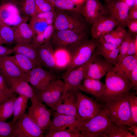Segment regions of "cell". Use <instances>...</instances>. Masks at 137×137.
Returning a JSON list of instances; mask_svg holds the SVG:
<instances>
[{"label": "cell", "mask_w": 137, "mask_h": 137, "mask_svg": "<svg viewBox=\"0 0 137 137\" xmlns=\"http://www.w3.org/2000/svg\"><path fill=\"white\" fill-rule=\"evenodd\" d=\"M137 66V56L134 54L125 57L111 69L129 78L133 70Z\"/></svg>", "instance_id": "23"}, {"label": "cell", "mask_w": 137, "mask_h": 137, "mask_svg": "<svg viewBox=\"0 0 137 137\" xmlns=\"http://www.w3.org/2000/svg\"><path fill=\"white\" fill-rule=\"evenodd\" d=\"M120 49V47L112 50L101 56L108 63L114 66L118 63V57Z\"/></svg>", "instance_id": "41"}, {"label": "cell", "mask_w": 137, "mask_h": 137, "mask_svg": "<svg viewBox=\"0 0 137 137\" xmlns=\"http://www.w3.org/2000/svg\"><path fill=\"white\" fill-rule=\"evenodd\" d=\"M127 26L128 27L130 33L137 34V20H129Z\"/></svg>", "instance_id": "48"}, {"label": "cell", "mask_w": 137, "mask_h": 137, "mask_svg": "<svg viewBox=\"0 0 137 137\" xmlns=\"http://www.w3.org/2000/svg\"><path fill=\"white\" fill-rule=\"evenodd\" d=\"M15 41L17 43H31L35 34L26 22H22L13 26Z\"/></svg>", "instance_id": "22"}, {"label": "cell", "mask_w": 137, "mask_h": 137, "mask_svg": "<svg viewBox=\"0 0 137 137\" xmlns=\"http://www.w3.org/2000/svg\"><path fill=\"white\" fill-rule=\"evenodd\" d=\"M15 123L0 121V137H12Z\"/></svg>", "instance_id": "39"}, {"label": "cell", "mask_w": 137, "mask_h": 137, "mask_svg": "<svg viewBox=\"0 0 137 137\" xmlns=\"http://www.w3.org/2000/svg\"><path fill=\"white\" fill-rule=\"evenodd\" d=\"M128 130L131 132L134 137H137V125H131L127 126Z\"/></svg>", "instance_id": "51"}, {"label": "cell", "mask_w": 137, "mask_h": 137, "mask_svg": "<svg viewBox=\"0 0 137 137\" xmlns=\"http://www.w3.org/2000/svg\"><path fill=\"white\" fill-rule=\"evenodd\" d=\"M13 49L14 52L15 54L23 55L33 60L39 65L37 58L38 48L34 47L31 43H17Z\"/></svg>", "instance_id": "29"}, {"label": "cell", "mask_w": 137, "mask_h": 137, "mask_svg": "<svg viewBox=\"0 0 137 137\" xmlns=\"http://www.w3.org/2000/svg\"><path fill=\"white\" fill-rule=\"evenodd\" d=\"M127 4L130 9L132 8L135 0H121Z\"/></svg>", "instance_id": "53"}, {"label": "cell", "mask_w": 137, "mask_h": 137, "mask_svg": "<svg viewBox=\"0 0 137 137\" xmlns=\"http://www.w3.org/2000/svg\"><path fill=\"white\" fill-rule=\"evenodd\" d=\"M52 3L56 9L73 11L79 13L82 7L75 4L70 0H56Z\"/></svg>", "instance_id": "36"}, {"label": "cell", "mask_w": 137, "mask_h": 137, "mask_svg": "<svg viewBox=\"0 0 137 137\" xmlns=\"http://www.w3.org/2000/svg\"><path fill=\"white\" fill-rule=\"evenodd\" d=\"M4 79L8 87L14 93L26 96L30 99L32 103L39 100L33 88L26 80L22 79L13 78Z\"/></svg>", "instance_id": "18"}, {"label": "cell", "mask_w": 137, "mask_h": 137, "mask_svg": "<svg viewBox=\"0 0 137 137\" xmlns=\"http://www.w3.org/2000/svg\"><path fill=\"white\" fill-rule=\"evenodd\" d=\"M20 15L18 8L13 2L5 3L0 6V20L7 24Z\"/></svg>", "instance_id": "25"}, {"label": "cell", "mask_w": 137, "mask_h": 137, "mask_svg": "<svg viewBox=\"0 0 137 137\" xmlns=\"http://www.w3.org/2000/svg\"><path fill=\"white\" fill-rule=\"evenodd\" d=\"M29 24L34 33L35 35L43 33L49 25L44 20L36 15L31 17Z\"/></svg>", "instance_id": "35"}, {"label": "cell", "mask_w": 137, "mask_h": 137, "mask_svg": "<svg viewBox=\"0 0 137 137\" xmlns=\"http://www.w3.org/2000/svg\"><path fill=\"white\" fill-rule=\"evenodd\" d=\"M127 32L123 28L118 26L110 31L106 33L98 40L120 45Z\"/></svg>", "instance_id": "26"}, {"label": "cell", "mask_w": 137, "mask_h": 137, "mask_svg": "<svg viewBox=\"0 0 137 137\" xmlns=\"http://www.w3.org/2000/svg\"><path fill=\"white\" fill-rule=\"evenodd\" d=\"M129 79L131 82L132 89L137 92V66L133 70Z\"/></svg>", "instance_id": "47"}, {"label": "cell", "mask_w": 137, "mask_h": 137, "mask_svg": "<svg viewBox=\"0 0 137 137\" xmlns=\"http://www.w3.org/2000/svg\"><path fill=\"white\" fill-rule=\"evenodd\" d=\"M28 108V116L42 130L48 131L51 121V110L40 100L32 103Z\"/></svg>", "instance_id": "11"}, {"label": "cell", "mask_w": 137, "mask_h": 137, "mask_svg": "<svg viewBox=\"0 0 137 137\" xmlns=\"http://www.w3.org/2000/svg\"><path fill=\"white\" fill-rule=\"evenodd\" d=\"M54 9V7L53 3L46 0L37 8V14L52 11Z\"/></svg>", "instance_id": "45"}, {"label": "cell", "mask_w": 137, "mask_h": 137, "mask_svg": "<svg viewBox=\"0 0 137 137\" xmlns=\"http://www.w3.org/2000/svg\"><path fill=\"white\" fill-rule=\"evenodd\" d=\"M27 73L29 82L33 88L41 90L45 89L52 81L59 78L56 74L40 66L35 68Z\"/></svg>", "instance_id": "13"}, {"label": "cell", "mask_w": 137, "mask_h": 137, "mask_svg": "<svg viewBox=\"0 0 137 137\" xmlns=\"http://www.w3.org/2000/svg\"><path fill=\"white\" fill-rule=\"evenodd\" d=\"M75 4L82 6L84 4L87 0H70Z\"/></svg>", "instance_id": "54"}, {"label": "cell", "mask_w": 137, "mask_h": 137, "mask_svg": "<svg viewBox=\"0 0 137 137\" xmlns=\"http://www.w3.org/2000/svg\"><path fill=\"white\" fill-rule=\"evenodd\" d=\"M48 131H66L77 132L80 121L76 117L58 113L54 111Z\"/></svg>", "instance_id": "17"}, {"label": "cell", "mask_w": 137, "mask_h": 137, "mask_svg": "<svg viewBox=\"0 0 137 137\" xmlns=\"http://www.w3.org/2000/svg\"><path fill=\"white\" fill-rule=\"evenodd\" d=\"M98 39H88L80 43L67 46L63 48L66 52L68 61L66 71L62 75L65 77L73 70L88 61L97 46Z\"/></svg>", "instance_id": "2"}, {"label": "cell", "mask_w": 137, "mask_h": 137, "mask_svg": "<svg viewBox=\"0 0 137 137\" xmlns=\"http://www.w3.org/2000/svg\"><path fill=\"white\" fill-rule=\"evenodd\" d=\"M79 13L91 25L101 17L109 16L106 8L99 0H87L80 8Z\"/></svg>", "instance_id": "15"}, {"label": "cell", "mask_w": 137, "mask_h": 137, "mask_svg": "<svg viewBox=\"0 0 137 137\" xmlns=\"http://www.w3.org/2000/svg\"><path fill=\"white\" fill-rule=\"evenodd\" d=\"M65 87L64 82L59 78L52 81L43 90L33 88L39 100L45 103L53 110L61 97Z\"/></svg>", "instance_id": "9"}, {"label": "cell", "mask_w": 137, "mask_h": 137, "mask_svg": "<svg viewBox=\"0 0 137 137\" xmlns=\"http://www.w3.org/2000/svg\"><path fill=\"white\" fill-rule=\"evenodd\" d=\"M29 98L23 95L19 94L15 100L13 106V117L12 121L15 123L25 114L28 107V102Z\"/></svg>", "instance_id": "28"}, {"label": "cell", "mask_w": 137, "mask_h": 137, "mask_svg": "<svg viewBox=\"0 0 137 137\" xmlns=\"http://www.w3.org/2000/svg\"><path fill=\"white\" fill-rule=\"evenodd\" d=\"M0 74L4 78H21L29 82L27 73L22 72L9 56H0Z\"/></svg>", "instance_id": "19"}, {"label": "cell", "mask_w": 137, "mask_h": 137, "mask_svg": "<svg viewBox=\"0 0 137 137\" xmlns=\"http://www.w3.org/2000/svg\"><path fill=\"white\" fill-rule=\"evenodd\" d=\"M0 34L5 44L11 45L15 41L12 27L0 20Z\"/></svg>", "instance_id": "34"}, {"label": "cell", "mask_w": 137, "mask_h": 137, "mask_svg": "<svg viewBox=\"0 0 137 137\" xmlns=\"http://www.w3.org/2000/svg\"><path fill=\"white\" fill-rule=\"evenodd\" d=\"M113 123L104 106L100 112L89 121H81L77 131L83 137H107V132Z\"/></svg>", "instance_id": "3"}, {"label": "cell", "mask_w": 137, "mask_h": 137, "mask_svg": "<svg viewBox=\"0 0 137 137\" xmlns=\"http://www.w3.org/2000/svg\"><path fill=\"white\" fill-rule=\"evenodd\" d=\"M44 130L25 114L15 123L12 137H44Z\"/></svg>", "instance_id": "10"}, {"label": "cell", "mask_w": 137, "mask_h": 137, "mask_svg": "<svg viewBox=\"0 0 137 137\" xmlns=\"http://www.w3.org/2000/svg\"><path fill=\"white\" fill-rule=\"evenodd\" d=\"M105 2L106 3L108 2L111 0H104Z\"/></svg>", "instance_id": "57"}, {"label": "cell", "mask_w": 137, "mask_h": 137, "mask_svg": "<svg viewBox=\"0 0 137 137\" xmlns=\"http://www.w3.org/2000/svg\"><path fill=\"white\" fill-rule=\"evenodd\" d=\"M76 106L80 121L86 122L93 117L102 109L104 104L98 102L92 98L83 94L80 90L75 91Z\"/></svg>", "instance_id": "6"}, {"label": "cell", "mask_w": 137, "mask_h": 137, "mask_svg": "<svg viewBox=\"0 0 137 137\" xmlns=\"http://www.w3.org/2000/svg\"><path fill=\"white\" fill-rule=\"evenodd\" d=\"M135 54L137 56V35L134 34L129 44L126 56Z\"/></svg>", "instance_id": "44"}, {"label": "cell", "mask_w": 137, "mask_h": 137, "mask_svg": "<svg viewBox=\"0 0 137 137\" xmlns=\"http://www.w3.org/2000/svg\"><path fill=\"white\" fill-rule=\"evenodd\" d=\"M76 98L75 91L65 88L52 110L60 114L75 116L81 121L76 106Z\"/></svg>", "instance_id": "12"}, {"label": "cell", "mask_w": 137, "mask_h": 137, "mask_svg": "<svg viewBox=\"0 0 137 137\" xmlns=\"http://www.w3.org/2000/svg\"><path fill=\"white\" fill-rule=\"evenodd\" d=\"M46 137H83L79 132H74L66 131H58L55 130L48 131Z\"/></svg>", "instance_id": "40"}, {"label": "cell", "mask_w": 137, "mask_h": 137, "mask_svg": "<svg viewBox=\"0 0 137 137\" xmlns=\"http://www.w3.org/2000/svg\"><path fill=\"white\" fill-rule=\"evenodd\" d=\"M4 44H5V42L0 34V45H2Z\"/></svg>", "instance_id": "55"}, {"label": "cell", "mask_w": 137, "mask_h": 137, "mask_svg": "<svg viewBox=\"0 0 137 137\" xmlns=\"http://www.w3.org/2000/svg\"><path fill=\"white\" fill-rule=\"evenodd\" d=\"M36 0H12L19 4L26 16L32 17L37 14Z\"/></svg>", "instance_id": "32"}, {"label": "cell", "mask_w": 137, "mask_h": 137, "mask_svg": "<svg viewBox=\"0 0 137 137\" xmlns=\"http://www.w3.org/2000/svg\"><path fill=\"white\" fill-rule=\"evenodd\" d=\"M48 1H49L52 3L53 2L55 1L56 0H47Z\"/></svg>", "instance_id": "56"}, {"label": "cell", "mask_w": 137, "mask_h": 137, "mask_svg": "<svg viewBox=\"0 0 137 137\" xmlns=\"http://www.w3.org/2000/svg\"><path fill=\"white\" fill-rule=\"evenodd\" d=\"M55 10L57 16L53 26L55 30H87L88 24L79 12L73 11Z\"/></svg>", "instance_id": "5"}, {"label": "cell", "mask_w": 137, "mask_h": 137, "mask_svg": "<svg viewBox=\"0 0 137 137\" xmlns=\"http://www.w3.org/2000/svg\"><path fill=\"white\" fill-rule=\"evenodd\" d=\"M106 3L105 7L109 16L117 22L118 26L123 28L127 26L130 10L128 5L121 0H111Z\"/></svg>", "instance_id": "16"}, {"label": "cell", "mask_w": 137, "mask_h": 137, "mask_svg": "<svg viewBox=\"0 0 137 137\" xmlns=\"http://www.w3.org/2000/svg\"><path fill=\"white\" fill-rule=\"evenodd\" d=\"M129 94L104 104L111 120L116 125L127 126L130 119Z\"/></svg>", "instance_id": "4"}, {"label": "cell", "mask_w": 137, "mask_h": 137, "mask_svg": "<svg viewBox=\"0 0 137 137\" xmlns=\"http://www.w3.org/2000/svg\"><path fill=\"white\" fill-rule=\"evenodd\" d=\"M107 137H134L127 126L117 125L113 123L107 132Z\"/></svg>", "instance_id": "33"}, {"label": "cell", "mask_w": 137, "mask_h": 137, "mask_svg": "<svg viewBox=\"0 0 137 137\" xmlns=\"http://www.w3.org/2000/svg\"><path fill=\"white\" fill-rule=\"evenodd\" d=\"M136 92L130 93L129 99L131 113L130 119L127 126L131 125H137V97Z\"/></svg>", "instance_id": "37"}, {"label": "cell", "mask_w": 137, "mask_h": 137, "mask_svg": "<svg viewBox=\"0 0 137 137\" xmlns=\"http://www.w3.org/2000/svg\"><path fill=\"white\" fill-rule=\"evenodd\" d=\"M36 15L44 20L49 25H53L56 18L57 13L55 9L52 11L38 14Z\"/></svg>", "instance_id": "43"}, {"label": "cell", "mask_w": 137, "mask_h": 137, "mask_svg": "<svg viewBox=\"0 0 137 137\" xmlns=\"http://www.w3.org/2000/svg\"><path fill=\"white\" fill-rule=\"evenodd\" d=\"M100 55L99 50L97 47L88 61L73 69L67 75L62 78L65 85V89L74 91L80 90L86 92L82 87V81L86 77L89 65Z\"/></svg>", "instance_id": "7"}, {"label": "cell", "mask_w": 137, "mask_h": 137, "mask_svg": "<svg viewBox=\"0 0 137 137\" xmlns=\"http://www.w3.org/2000/svg\"><path fill=\"white\" fill-rule=\"evenodd\" d=\"M118 26V22L110 16L101 17L92 25V36L93 38L99 39Z\"/></svg>", "instance_id": "20"}, {"label": "cell", "mask_w": 137, "mask_h": 137, "mask_svg": "<svg viewBox=\"0 0 137 137\" xmlns=\"http://www.w3.org/2000/svg\"><path fill=\"white\" fill-rule=\"evenodd\" d=\"M17 97L15 95L0 103V121H6L13 115V104Z\"/></svg>", "instance_id": "30"}, {"label": "cell", "mask_w": 137, "mask_h": 137, "mask_svg": "<svg viewBox=\"0 0 137 137\" xmlns=\"http://www.w3.org/2000/svg\"><path fill=\"white\" fill-rule=\"evenodd\" d=\"M128 20H137V8L132 7L130 9L128 14Z\"/></svg>", "instance_id": "50"}, {"label": "cell", "mask_w": 137, "mask_h": 137, "mask_svg": "<svg viewBox=\"0 0 137 137\" xmlns=\"http://www.w3.org/2000/svg\"><path fill=\"white\" fill-rule=\"evenodd\" d=\"M131 89L130 79L111 69L106 73L103 93L98 100L105 104L129 94Z\"/></svg>", "instance_id": "1"}, {"label": "cell", "mask_w": 137, "mask_h": 137, "mask_svg": "<svg viewBox=\"0 0 137 137\" xmlns=\"http://www.w3.org/2000/svg\"><path fill=\"white\" fill-rule=\"evenodd\" d=\"M0 90L7 94L13 96L15 94L8 87L3 77L0 74Z\"/></svg>", "instance_id": "46"}, {"label": "cell", "mask_w": 137, "mask_h": 137, "mask_svg": "<svg viewBox=\"0 0 137 137\" xmlns=\"http://www.w3.org/2000/svg\"><path fill=\"white\" fill-rule=\"evenodd\" d=\"M13 96H12L7 94L0 90V103Z\"/></svg>", "instance_id": "52"}, {"label": "cell", "mask_w": 137, "mask_h": 137, "mask_svg": "<svg viewBox=\"0 0 137 137\" xmlns=\"http://www.w3.org/2000/svg\"><path fill=\"white\" fill-rule=\"evenodd\" d=\"M82 86L86 92L92 94L98 100L103 93L104 84L100 80L86 77L82 81Z\"/></svg>", "instance_id": "24"}, {"label": "cell", "mask_w": 137, "mask_h": 137, "mask_svg": "<svg viewBox=\"0 0 137 137\" xmlns=\"http://www.w3.org/2000/svg\"><path fill=\"white\" fill-rule=\"evenodd\" d=\"M133 35V34L130 32H127L120 45L117 63L120 62L124 57L126 56L129 44Z\"/></svg>", "instance_id": "38"}, {"label": "cell", "mask_w": 137, "mask_h": 137, "mask_svg": "<svg viewBox=\"0 0 137 137\" xmlns=\"http://www.w3.org/2000/svg\"><path fill=\"white\" fill-rule=\"evenodd\" d=\"M54 31L53 25H50L42 33L34 35L31 43L35 48H38L47 41L50 40Z\"/></svg>", "instance_id": "31"}, {"label": "cell", "mask_w": 137, "mask_h": 137, "mask_svg": "<svg viewBox=\"0 0 137 137\" xmlns=\"http://www.w3.org/2000/svg\"><path fill=\"white\" fill-rule=\"evenodd\" d=\"M14 52L13 48L4 46L0 45V56H9Z\"/></svg>", "instance_id": "49"}, {"label": "cell", "mask_w": 137, "mask_h": 137, "mask_svg": "<svg viewBox=\"0 0 137 137\" xmlns=\"http://www.w3.org/2000/svg\"><path fill=\"white\" fill-rule=\"evenodd\" d=\"M113 66V65L108 63L100 55L89 65L86 77L100 80Z\"/></svg>", "instance_id": "21"}, {"label": "cell", "mask_w": 137, "mask_h": 137, "mask_svg": "<svg viewBox=\"0 0 137 137\" xmlns=\"http://www.w3.org/2000/svg\"><path fill=\"white\" fill-rule=\"evenodd\" d=\"M117 45L110 43L100 41L98 40L97 46L101 55L112 50L120 47Z\"/></svg>", "instance_id": "42"}, {"label": "cell", "mask_w": 137, "mask_h": 137, "mask_svg": "<svg viewBox=\"0 0 137 137\" xmlns=\"http://www.w3.org/2000/svg\"><path fill=\"white\" fill-rule=\"evenodd\" d=\"M37 58L40 66L56 74L61 70L56 63L54 51L50 40L38 48Z\"/></svg>", "instance_id": "14"}, {"label": "cell", "mask_w": 137, "mask_h": 137, "mask_svg": "<svg viewBox=\"0 0 137 137\" xmlns=\"http://www.w3.org/2000/svg\"><path fill=\"white\" fill-rule=\"evenodd\" d=\"M10 56L19 69L24 73H27L40 66L33 60L22 54L16 53L14 55Z\"/></svg>", "instance_id": "27"}, {"label": "cell", "mask_w": 137, "mask_h": 137, "mask_svg": "<svg viewBox=\"0 0 137 137\" xmlns=\"http://www.w3.org/2000/svg\"><path fill=\"white\" fill-rule=\"evenodd\" d=\"M87 31L74 30H56L51 40L54 51L88 39Z\"/></svg>", "instance_id": "8"}]
</instances>
